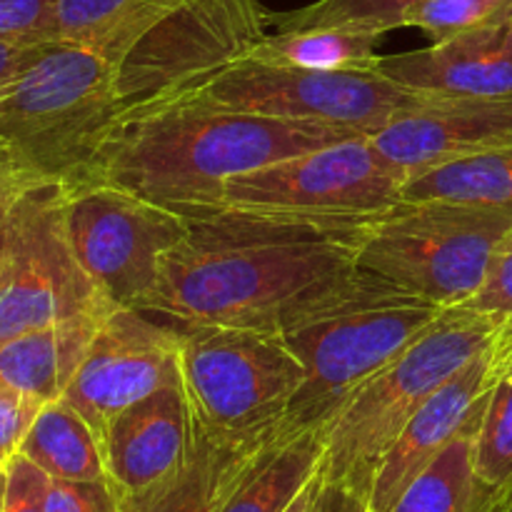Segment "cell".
Masks as SVG:
<instances>
[{"instance_id":"cell-1","label":"cell","mask_w":512,"mask_h":512,"mask_svg":"<svg viewBox=\"0 0 512 512\" xmlns=\"http://www.w3.org/2000/svg\"><path fill=\"white\" fill-rule=\"evenodd\" d=\"M165 255L140 313L175 325L278 330L300 303L355 265L365 225L200 210Z\"/></svg>"},{"instance_id":"cell-2","label":"cell","mask_w":512,"mask_h":512,"mask_svg":"<svg viewBox=\"0 0 512 512\" xmlns=\"http://www.w3.org/2000/svg\"><path fill=\"white\" fill-rule=\"evenodd\" d=\"M358 135L365 133L168 98L125 110L78 183L113 185L190 215L213 208L230 178Z\"/></svg>"},{"instance_id":"cell-3","label":"cell","mask_w":512,"mask_h":512,"mask_svg":"<svg viewBox=\"0 0 512 512\" xmlns=\"http://www.w3.org/2000/svg\"><path fill=\"white\" fill-rule=\"evenodd\" d=\"M443 313L423 295L358 265L310 295L280 328L305 370L285 433L328 428L355 390Z\"/></svg>"},{"instance_id":"cell-4","label":"cell","mask_w":512,"mask_h":512,"mask_svg":"<svg viewBox=\"0 0 512 512\" xmlns=\"http://www.w3.org/2000/svg\"><path fill=\"white\" fill-rule=\"evenodd\" d=\"M123 113L113 65L93 50L53 43L0 85V153L40 183L73 185Z\"/></svg>"},{"instance_id":"cell-5","label":"cell","mask_w":512,"mask_h":512,"mask_svg":"<svg viewBox=\"0 0 512 512\" xmlns=\"http://www.w3.org/2000/svg\"><path fill=\"white\" fill-rule=\"evenodd\" d=\"M508 323L473 308H450L403 355L365 380L323 430L325 483L368 495L385 453L430 395L478 358Z\"/></svg>"},{"instance_id":"cell-6","label":"cell","mask_w":512,"mask_h":512,"mask_svg":"<svg viewBox=\"0 0 512 512\" xmlns=\"http://www.w3.org/2000/svg\"><path fill=\"white\" fill-rule=\"evenodd\" d=\"M180 383L195 430L230 445L285 433L305 370L278 330L180 325Z\"/></svg>"},{"instance_id":"cell-7","label":"cell","mask_w":512,"mask_h":512,"mask_svg":"<svg viewBox=\"0 0 512 512\" xmlns=\"http://www.w3.org/2000/svg\"><path fill=\"white\" fill-rule=\"evenodd\" d=\"M510 228L512 210L403 200L365 225L355 265L440 308H460L483 288L495 248Z\"/></svg>"},{"instance_id":"cell-8","label":"cell","mask_w":512,"mask_h":512,"mask_svg":"<svg viewBox=\"0 0 512 512\" xmlns=\"http://www.w3.org/2000/svg\"><path fill=\"white\" fill-rule=\"evenodd\" d=\"M258 0H155L148 18L108 60L125 110L185 93L268 35Z\"/></svg>"},{"instance_id":"cell-9","label":"cell","mask_w":512,"mask_h":512,"mask_svg":"<svg viewBox=\"0 0 512 512\" xmlns=\"http://www.w3.org/2000/svg\"><path fill=\"white\" fill-rule=\"evenodd\" d=\"M405 175L370 135L340 140L230 178L208 210L325 225H368L403 203ZM200 213V210H198Z\"/></svg>"},{"instance_id":"cell-10","label":"cell","mask_w":512,"mask_h":512,"mask_svg":"<svg viewBox=\"0 0 512 512\" xmlns=\"http://www.w3.org/2000/svg\"><path fill=\"white\" fill-rule=\"evenodd\" d=\"M173 98L265 118L313 120L365 135L383 130L395 115L435 100L393 83L378 70L295 68L253 55Z\"/></svg>"},{"instance_id":"cell-11","label":"cell","mask_w":512,"mask_h":512,"mask_svg":"<svg viewBox=\"0 0 512 512\" xmlns=\"http://www.w3.org/2000/svg\"><path fill=\"white\" fill-rule=\"evenodd\" d=\"M115 310L75 260L65 235L63 188L33 183L5 223L0 263V345L48 325Z\"/></svg>"},{"instance_id":"cell-12","label":"cell","mask_w":512,"mask_h":512,"mask_svg":"<svg viewBox=\"0 0 512 512\" xmlns=\"http://www.w3.org/2000/svg\"><path fill=\"white\" fill-rule=\"evenodd\" d=\"M60 188L65 235L80 268L110 305L140 310L188 220L113 185L75 183Z\"/></svg>"},{"instance_id":"cell-13","label":"cell","mask_w":512,"mask_h":512,"mask_svg":"<svg viewBox=\"0 0 512 512\" xmlns=\"http://www.w3.org/2000/svg\"><path fill=\"white\" fill-rule=\"evenodd\" d=\"M180 340V325H160L133 308H115L103 320L63 393L100 445L125 408L180 380Z\"/></svg>"},{"instance_id":"cell-14","label":"cell","mask_w":512,"mask_h":512,"mask_svg":"<svg viewBox=\"0 0 512 512\" xmlns=\"http://www.w3.org/2000/svg\"><path fill=\"white\" fill-rule=\"evenodd\" d=\"M512 323L503 328L493 345L450 380H445L428 403L410 418L403 433L385 453L375 470L368 493V512H388L410 483L458 438L480 420L490 388L508 358Z\"/></svg>"},{"instance_id":"cell-15","label":"cell","mask_w":512,"mask_h":512,"mask_svg":"<svg viewBox=\"0 0 512 512\" xmlns=\"http://www.w3.org/2000/svg\"><path fill=\"white\" fill-rule=\"evenodd\" d=\"M378 153L408 178L430 165L512 143V98H435L395 115L370 135Z\"/></svg>"},{"instance_id":"cell-16","label":"cell","mask_w":512,"mask_h":512,"mask_svg":"<svg viewBox=\"0 0 512 512\" xmlns=\"http://www.w3.org/2000/svg\"><path fill=\"white\" fill-rule=\"evenodd\" d=\"M195 423L180 380L125 408L103 438L108 483L118 500L138 498L168 483L190 460Z\"/></svg>"},{"instance_id":"cell-17","label":"cell","mask_w":512,"mask_h":512,"mask_svg":"<svg viewBox=\"0 0 512 512\" xmlns=\"http://www.w3.org/2000/svg\"><path fill=\"white\" fill-rule=\"evenodd\" d=\"M380 75L430 98H512V18L378 60Z\"/></svg>"},{"instance_id":"cell-18","label":"cell","mask_w":512,"mask_h":512,"mask_svg":"<svg viewBox=\"0 0 512 512\" xmlns=\"http://www.w3.org/2000/svg\"><path fill=\"white\" fill-rule=\"evenodd\" d=\"M268 445L220 443L195 430L193 453L185 468L150 493L120 500V510L220 512Z\"/></svg>"},{"instance_id":"cell-19","label":"cell","mask_w":512,"mask_h":512,"mask_svg":"<svg viewBox=\"0 0 512 512\" xmlns=\"http://www.w3.org/2000/svg\"><path fill=\"white\" fill-rule=\"evenodd\" d=\"M108 315L65 320L0 345V393L30 395L40 403L63 398Z\"/></svg>"},{"instance_id":"cell-20","label":"cell","mask_w":512,"mask_h":512,"mask_svg":"<svg viewBox=\"0 0 512 512\" xmlns=\"http://www.w3.org/2000/svg\"><path fill=\"white\" fill-rule=\"evenodd\" d=\"M323 470V430L275 438L220 512H288Z\"/></svg>"},{"instance_id":"cell-21","label":"cell","mask_w":512,"mask_h":512,"mask_svg":"<svg viewBox=\"0 0 512 512\" xmlns=\"http://www.w3.org/2000/svg\"><path fill=\"white\" fill-rule=\"evenodd\" d=\"M405 203H453L512 210V143L408 175Z\"/></svg>"},{"instance_id":"cell-22","label":"cell","mask_w":512,"mask_h":512,"mask_svg":"<svg viewBox=\"0 0 512 512\" xmlns=\"http://www.w3.org/2000/svg\"><path fill=\"white\" fill-rule=\"evenodd\" d=\"M20 455L38 465L50 480H108L98 435L63 398L50 400L38 410Z\"/></svg>"},{"instance_id":"cell-23","label":"cell","mask_w":512,"mask_h":512,"mask_svg":"<svg viewBox=\"0 0 512 512\" xmlns=\"http://www.w3.org/2000/svg\"><path fill=\"white\" fill-rule=\"evenodd\" d=\"M478 423L460 433L388 512H488L498 490L485 488L475 475L473 440Z\"/></svg>"},{"instance_id":"cell-24","label":"cell","mask_w":512,"mask_h":512,"mask_svg":"<svg viewBox=\"0 0 512 512\" xmlns=\"http://www.w3.org/2000/svg\"><path fill=\"white\" fill-rule=\"evenodd\" d=\"M380 33L355 28H310L265 35L248 55L313 70H375Z\"/></svg>"},{"instance_id":"cell-25","label":"cell","mask_w":512,"mask_h":512,"mask_svg":"<svg viewBox=\"0 0 512 512\" xmlns=\"http://www.w3.org/2000/svg\"><path fill=\"white\" fill-rule=\"evenodd\" d=\"M155 0H58L55 40L113 58L138 30Z\"/></svg>"},{"instance_id":"cell-26","label":"cell","mask_w":512,"mask_h":512,"mask_svg":"<svg viewBox=\"0 0 512 512\" xmlns=\"http://www.w3.org/2000/svg\"><path fill=\"white\" fill-rule=\"evenodd\" d=\"M512 348V338H510ZM473 465L490 490L512 485V368L510 350L498 380L490 388L473 440Z\"/></svg>"},{"instance_id":"cell-27","label":"cell","mask_w":512,"mask_h":512,"mask_svg":"<svg viewBox=\"0 0 512 512\" xmlns=\"http://www.w3.org/2000/svg\"><path fill=\"white\" fill-rule=\"evenodd\" d=\"M425 0H315L290 13L270 15L278 33L310 28H355L385 35L400 28L403 15Z\"/></svg>"},{"instance_id":"cell-28","label":"cell","mask_w":512,"mask_h":512,"mask_svg":"<svg viewBox=\"0 0 512 512\" xmlns=\"http://www.w3.org/2000/svg\"><path fill=\"white\" fill-rule=\"evenodd\" d=\"M512 18V0H425L403 15L400 28H418L433 43Z\"/></svg>"},{"instance_id":"cell-29","label":"cell","mask_w":512,"mask_h":512,"mask_svg":"<svg viewBox=\"0 0 512 512\" xmlns=\"http://www.w3.org/2000/svg\"><path fill=\"white\" fill-rule=\"evenodd\" d=\"M58 0H0V40L8 43H58Z\"/></svg>"},{"instance_id":"cell-30","label":"cell","mask_w":512,"mask_h":512,"mask_svg":"<svg viewBox=\"0 0 512 512\" xmlns=\"http://www.w3.org/2000/svg\"><path fill=\"white\" fill-rule=\"evenodd\" d=\"M463 308H473L490 318L512 323V228L495 248L483 288Z\"/></svg>"},{"instance_id":"cell-31","label":"cell","mask_w":512,"mask_h":512,"mask_svg":"<svg viewBox=\"0 0 512 512\" xmlns=\"http://www.w3.org/2000/svg\"><path fill=\"white\" fill-rule=\"evenodd\" d=\"M50 478L23 455L5 465L3 512H48Z\"/></svg>"},{"instance_id":"cell-32","label":"cell","mask_w":512,"mask_h":512,"mask_svg":"<svg viewBox=\"0 0 512 512\" xmlns=\"http://www.w3.org/2000/svg\"><path fill=\"white\" fill-rule=\"evenodd\" d=\"M48 512H123L108 480H50Z\"/></svg>"},{"instance_id":"cell-33","label":"cell","mask_w":512,"mask_h":512,"mask_svg":"<svg viewBox=\"0 0 512 512\" xmlns=\"http://www.w3.org/2000/svg\"><path fill=\"white\" fill-rule=\"evenodd\" d=\"M43 405L30 395L0 393V470L20 453V445Z\"/></svg>"},{"instance_id":"cell-34","label":"cell","mask_w":512,"mask_h":512,"mask_svg":"<svg viewBox=\"0 0 512 512\" xmlns=\"http://www.w3.org/2000/svg\"><path fill=\"white\" fill-rule=\"evenodd\" d=\"M310 512H368V495L358 493L348 485L320 480Z\"/></svg>"},{"instance_id":"cell-35","label":"cell","mask_w":512,"mask_h":512,"mask_svg":"<svg viewBox=\"0 0 512 512\" xmlns=\"http://www.w3.org/2000/svg\"><path fill=\"white\" fill-rule=\"evenodd\" d=\"M33 183H40L35 180L28 170L20 168L15 160H10L8 155L0 153V228L8 220L10 210H13L15 200L23 195L25 188H30Z\"/></svg>"},{"instance_id":"cell-36","label":"cell","mask_w":512,"mask_h":512,"mask_svg":"<svg viewBox=\"0 0 512 512\" xmlns=\"http://www.w3.org/2000/svg\"><path fill=\"white\" fill-rule=\"evenodd\" d=\"M53 43H8L0 40V85L35 63Z\"/></svg>"},{"instance_id":"cell-37","label":"cell","mask_w":512,"mask_h":512,"mask_svg":"<svg viewBox=\"0 0 512 512\" xmlns=\"http://www.w3.org/2000/svg\"><path fill=\"white\" fill-rule=\"evenodd\" d=\"M318 485H320V478H315L313 483H310L308 488L300 493V498L290 505L288 512H310L313 510V500H315V493H318Z\"/></svg>"},{"instance_id":"cell-38","label":"cell","mask_w":512,"mask_h":512,"mask_svg":"<svg viewBox=\"0 0 512 512\" xmlns=\"http://www.w3.org/2000/svg\"><path fill=\"white\" fill-rule=\"evenodd\" d=\"M512 500V485H508V488L498 490V495H495L493 505H490L488 512H508V505Z\"/></svg>"},{"instance_id":"cell-39","label":"cell","mask_w":512,"mask_h":512,"mask_svg":"<svg viewBox=\"0 0 512 512\" xmlns=\"http://www.w3.org/2000/svg\"><path fill=\"white\" fill-rule=\"evenodd\" d=\"M8 223V220H5ZM3 250H5V225L0 228V263H3Z\"/></svg>"},{"instance_id":"cell-40","label":"cell","mask_w":512,"mask_h":512,"mask_svg":"<svg viewBox=\"0 0 512 512\" xmlns=\"http://www.w3.org/2000/svg\"><path fill=\"white\" fill-rule=\"evenodd\" d=\"M3 493H5V470L0 473V512H3Z\"/></svg>"},{"instance_id":"cell-41","label":"cell","mask_w":512,"mask_h":512,"mask_svg":"<svg viewBox=\"0 0 512 512\" xmlns=\"http://www.w3.org/2000/svg\"><path fill=\"white\" fill-rule=\"evenodd\" d=\"M510 368H512V348H510Z\"/></svg>"},{"instance_id":"cell-42","label":"cell","mask_w":512,"mask_h":512,"mask_svg":"<svg viewBox=\"0 0 512 512\" xmlns=\"http://www.w3.org/2000/svg\"><path fill=\"white\" fill-rule=\"evenodd\" d=\"M508 512H512V500H510V505H508Z\"/></svg>"},{"instance_id":"cell-43","label":"cell","mask_w":512,"mask_h":512,"mask_svg":"<svg viewBox=\"0 0 512 512\" xmlns=\"http://www.w3.org/2000/svg\"><path fill=\"white\" fill-rule=\"evenodd\" d=\"M3 470H5V468H3ZM3 470H0V473H3Z\"/></svg>"}]
</instances>
